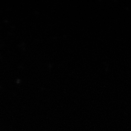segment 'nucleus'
I'll list each match as a JSON object with an SVG mask.
<instances>
[]
</instances>
